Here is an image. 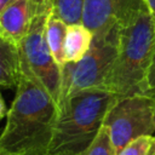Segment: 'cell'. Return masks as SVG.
Here are the masks:
<instances>
[{
	"label": "cell",
	"instance_id": "obj_2",
	"mask_svg": "<svg viewBox=\"0 0 155 155\" xmlns=\"http://www.w3.org/2000/svg\"><path fill=\"white\" fill-rule=\"evenodd\" d=\"M119 97L104 88H88L67 96L50 145V154L82 155L103 127L109 108Z\"/></svg>",
	"mask_w": 155,
	"mask_h": 155
},
{
	"label": "cell",
	"instance_id": "obj_13",
	"mask_svg": "<svg viewBox=\"0 0 155 155\" xmlns=\"http://www.w3.org/2000/svg\"><path fill=\"white\" fill-rule=\"evenodd\" d=\"M82 155H116L108 131L104 127H102L94 140L91 143V145L86 149V151Z\"/></svg>",
	"mask_w": 155,
	"mask_h": 155
},
{
	"label": "cell",
	"instance_id": "obj_21",
	"mask_svg": "<svg viewBox=\"0 0 155 155\" xmlns=\"http://www.w3.org/2000/svg\"><path fill=\"white\" fill-rule=\"evenodd\" d=\"M45 155H56V154H50V153H48V154H45Z\"/></svg>",
	"mask_w": 155,
	"mask_h": 155
},
{
	"label": "cell",
	"instance_id": "obj_17",
	"mask_svg": "<svg viewBox=\"0 0 155 155\" xmlns=\"http://www.w3.org/2000/svg\"><path fill=\"white\" fill-rule=\"evenodd\" d=\"M6 114H7L6 104H5V101H4V98H2V96H1V93H0V120H1L2 117H5Z\"/></svg>",
	"mask_w": 155,
	"mask_h": 155
},
{
	"label": "cell",
	"instance_id": "obj_4",
	"mask_svg": "<svg viewBox=\"0 0 155 155\" xmlns=\"http://www.w3.org/2000/svg\"><path fill=\"white\" fill-rule=\"evenodd\" d=\"M119 38L120 25L93 34L88 52L80 61L62 67V101L78 91L104 87L117 54Z\"/></svg>",
	"mask_w": 155,
	"mask_h": 155
},
{
	"label": "cell",
	"instance_id": "obj_12",
	"mask_svg": "<svg viewBox=\"0 0 155 155\" xmlns=\"http://www.w3.org/2000/svg\"><path fill=\"white\" fill-rule=\"evenodd\" d=\"M52 12L67 24L81 23L84 0H51Z\"/></svg>",
	"mask_w": 155,
	"mask_h": 155
},
{
	"label": "cell",
	"instance_id": "obj_19",
	"mask_svg": "<svg viewBox=\"0 0 155 155\" xmlns=\"http://www.w3.org/2000/svg\"><path fill=\"white\" fill-rule=\"evenodd\" d=\"M149 155H155V139H154V144H153V147H151V149H150Z\"/></svg>",
	"mask_w": 155,
	"mask_h": 155
},
{
	"label": "cell",
	"instance_id": "obj_3",
	"mask_svg": "<svg viewBox=\"0 0 155 155\" xmlns=\"http://www.w3.org/2000/svg\"><path fill=\"white\" fill-rule=\"evenodd\" d=\"M155 39V22L148 8L120 27L119 48L104 90L119 98L148 94V71Z\"/></svg>",
	"mask_w": 155,
	"mask_h": 155
},
{
	"label": "cell",
	"instance_id": "obj_8",
	"mask_svg": "<svg viewBox=\"0 0 155 155\" xmlns=\"http://www.w3.org/2000/svg\"><path fill=\"white\" fill-rule=\"evenodd\" d=\"M52 8L51 0H11L0 10V34L19 45L28 33L33 18Z\"/></svg>",
	"mask_w": 155,
	"mask_h": 155
},
{
	"label": "cell",
	"instance_id": "obj_6",
	"mask_svg": "<svg viewBox=\"0 0 155 155\" xmlns=\"http://www.w3.org/2000/svg\"><path fill=\"white\" fill-rule=\"evenodd\" d=\"M52 8L40 11L18 45L21 68L29 71L51 94L54 102H62V67L54 61L46 40V21Z\"/></svg>",
	"mask_w": 155,
	"mask_h": 155
},
{
	"label": "cell",
	"instance_id": "obj_1",
	"mask_svg": "<svg viewBox=\"0 0 155 155\" xmlns=\"http://www.w3.org/2000/svg\"><path fill=\"white\" fill-rule=\"evenodd\" d=\"M21 71L0 134V155H45L53 138L58 105L29 71Z\"/></svg>",
	"mask_w": 155,
	"mask_h": 155
},
{
	"label": "cell",
	"instance_id": "obj_20",
	"mask_svg": "<svg viewBox=\"0 0 155 155\" xmlns=\"http://www.w3.org/2000/svg\"><path fill=\"white\" fill-rule=\"evenodd\" d=\"M151 96H153V98H154V102H155V92H154V93H153Z\"/></svg>",
	"mask_w": 155,
	"mask_h": 155
},
{
	"label": "cell",
	"instance_id": "obj_16",
	"mask_svg": "<svg viewBox=\"0 0 155 155\" xmlns=\"http://www.w3.org/2000/svg\"><path fill=\"white\" fill-rule=\"evenodd\" d=\"M145 4H147L149 13L151 15V17L155 22V0H145Z\"/></svg>",
	"mask_w": 155,
	"mask_h": 155
},
{
	"label": "cell",
	"instance_id": "obj_18",
	"mask_svg": "<svg viewBox=\"0 0 155 155\" xmlns=\"http://www.w3.org/2000/svg\"><path fill=\"white\" fill-rule=\"evenodd\" d=\"M8 1H11V0H0V10H1V8H2V7H4Z\"/></svg>",
	"mask_w": 155,
	"mask_h": 155
},
{
	"label": "cell",
	"instance_id": "obj_5",
	"mask_svg": "<svg viewBox=\"0 0 155 155\" xmlns=\"http://www.w3.org/2000/svg\"><path fill=\"white\" fill-rule=\"evenodd\" d=\"M103 127L108 131L116 153L139 137L155 136L153 96L132 94L117 98L109 108Z\"/></svg>",
	"mask_w": 155,
	"mask_h": 155
},
{
	"label": "cell",
	"instance_id": "obj_7",
	"mask_svg": "<svg viewBox=\"0 0 155 155\" xmlns=\"http://www.w3.org/2000/svg\"><path fill=\"white\" fill-rule=\"evenodd\" d=\"M147 8L145 0H84L81 22L96 34L125 25Z\"/></svg>",
	"mask_w": 155,
	"mask_h": 155
},
{
	"label": "cell",
	"instance_id": "obj_11",
	"mask_svg": "<svg viewBox=\"0 0 155 155\" xmlns=\"http://www.w3.org/2000/svg\"><path fill=\"white\" fill-rule=\"evenodd\" d=\"M68 24L51 12L46 21V40L50 51L58 65L63 67L65 62V36H67Z\"/></svg>",
	"mask_w": 155,
	"mask_h": 155
},
{
	"label": "cell",
	"instance_id": "obj_14",
	"mask_svg": "<svg viewBox=\"0 0 155 155\" xmlns=\"http://www.w3.org/2000/svg\"><path fill=\"white\" fill-rule=\"evenodd\" d=\"M155 136H143L125 145L116 155H149Z\"/></svg>",
	"mask_w": 155,
	"mask_h": 155
},
{
	"label": "cell",
	"instance_id": "obj_9",
	"mask_svg": "<svg viewBox=\"0 0 155 155\" xmlns=\"http://www.w3.org/2000/svg\"><path fill=\"white\" fill-rule=\"evenodd\" d=\"M21 73L18 45L0 34V86L16 88Z\"/></svg>",
	"mask_w": 155,
	"mask_h": 155
},
{
	"label": "cell",
	"instance_id": "obj_10",
	"mask_svg": "<svg viewBox=\"0 0 155 155\" xmlns=\"http://www.w3.org/2000/svg\"><path fill=\"white\" fill-rule=\"evenodd\" d=\"M93 41V33L81 22L68 24L65 36V62L75 63L80 61L90 50Z\"/></svg>",
	"mask_w": 155,
	"mask_h": 155
},
{
	"label": "cell",
	"instance_id": "obj_15",
	"mask_svg": "<svg viewBox=\"0 0 155 155\" xmlns=\"http://www.w3.org/2000/svg\"><path fill=\"white\" fill-rule=\"evenodd\" d=\"M147 86H148V94L151 96L155 92V39H154V46H153L150 67H149V71H148Z\"/></svg>",
	"mask_w": 155,
	"mask_h": 155
}]
</instances>
